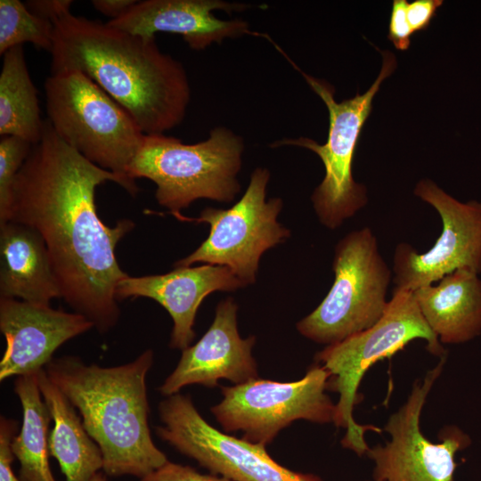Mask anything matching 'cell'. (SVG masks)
Instances as JSON below:
<instances>
[{
  "instance_id": "cell-1",
  "label": "cell",
  "mask_w": 481,
  "mask_h": 481,
  "mask_svg": "<svg viewBox=\"0 0 481 481\" xmlns=\"http://www.w3.org/2000/svg\"><path fill=\"white\" fill-rule=\"evenodd\" d=\"M108 181L132 196L139 192L135 180L87 160L46 120L41 141L32 145L17 175L6 218L42 236L61 298L100 333L116 326L120 316L115 291L128 274L115 249L135 227L127 218L109 226L98 216L95 191Z\"/></svg>"
},
{
  "instance_id": "cell-2",
  "label": "cell",
  "mask_w": 481,
  "mask_h": 481,
  "mask_svg": "<svg viewBox=\"0 0 481 481\" xmlns=\"http://www.w3.org/2000/svg\"><path fill=\"white\" fill-rule=\"evenodd\" d=\"M51 74L78 70L124 107L146 135L179 125L191 99L183 64L143 37L84 16L54 24Z\"/></svg>"
},
{
  "instance_id": "cell-3",
  "label": "cell",
  "mask_w": 481,
  "mask_h": 481,
  "mask_svg": "<svg viewBox=\"0 0 481 481\" xmlns=\"http://www.w3.org/2000/svg\"><path fill=\"white\" fill-rule=\"evenodd\" d=\"M153 360V351L147 349L114 367L86 364L75 355L53 358L45 367L101 449L107 476L143 478L168 461L149 426L146 377Z\"/></svg>"
},
{
  "instance_id": "cell-4",
  "label": "cell",
  "mask_w": 481,
  "mask_h": 481,
  "mask_svg": "<svg viewBox=\"0 0 481 481\" xmlns=\"http://www.w3.org/2000/svg\"><path fill=\"white\" fill-rule=\"evenodd\" d=\"M243 150V139L224 126L192 144L164 134L145 135L127 175L152 181L158 203L169 214L180 213L199 199L231 202L241 189L237 175Z\"/></svg>"
},
{
  "instance_id": "cell-5",
  "label": "cell",
  "mask_w": 481,
  "mask_h": 481,
  "mask_svg": "<svg viewBox=\"0 0 481 481\" xmlns=\"http://www.w3.org/2000/svg\"><path fill=\"white\" fill-rule=\"evenodd\" d=\"M416 338L426 340L431 354L445 355L438 338L423 318L413 292L395 288L384 314L373 326L326 346L315 355L316 363L330 374L328 390L339 395L333 423L346 430L341 444L358 456L367 454L370 449L365 432H381L377 427L360 425L354 419L361 380L376 362L391 357Z\"/></svg>"
},
{
  "instance_id": "cell-6",
  "label": "cell",
  "mask_w": 481,
  "mask_h": 481,
  "mask_svg": "<svg viewBox=\"0 0 481 481\" xmlns=\"http://www.w3.org/2000/svg\"><path fill=\"white\" fill-rule=\"evenodd\" d=\"M47 120L84 158L122 177L145 135L130 113L78 70L51 74L45 82Z\"/></svg>"
},
{
  "instance_id": "cell-7",
  "label": "cell",
  "mask_w": 481,
  "mask_h": 481,
  "mask_svg": "<svg viewBox=\"0 0 481 481\" xmlns=\"http://www.w3.org/2000/svg\"><path fill=\"white\" fill-rule=\"evenodd\" d=\"M273 45L301 73L327 106L329 132L324 144L299 137L281 139L271 146H299L319 156L325 175L314 191L311 200L319 221L329 229H336L367 203L365 186L356 183L353 177V161L360 135L372 110L373 98L381 83L396 68L395 57L388 51L381 52L382 67L372 86L363 94H357L338 102L334 98L335 90L328 82L305 73L275 43Z\"/></svg>"
},
{
  "instance_id": "cell-8",
  "label": "cell",
  "mask_w": 481,
  "mask_h": 481,
  "mask_svg": "<svg viewBox=\"0 0 481 481\" xmlns=\"http://www.w3.org/2000/svg\"><path fill=\"white\" fill-rule=\"evenodd\" d=\"M333 284L321 304L297 323L304 337L326 346L373 326L384 314L392 273L371 229L343 237L332 261Z\"/></svg>"
},
{
  "instance_id": "cell-9",
  "label": "cell",
  "mask_w": 481,
  "mask_h": 481,
  "mask_svg": "<svg viewBox=\"0 0 481 481\" xmlns=\"http://www.w3.org/2000/svg\"><path fill=\"white\" fill-rule=\"evenodd\" d=\"M269 179L267 168L257 167L244 194L230 208L208 207L198 217L170 213L180 221L206 223L210 227L208 238L199 248L174 266L195 263L226 266L246 285L255 283L263 253L290 236L289 230L277 221L282 200H265Z\"/></svg>"
},
{
  "instance_id": "cell-10",
  "label": "cell",
  "mask_w": 481,
  "mask_h": 481,
  "mask_svg": "<svg viewBox=\"0 0 481 481\" xmlns=\"http://www.w3.org/2000/svg\"><path fill=\"white\" fill-rule=\"evenodd\" d=\"M330 377L316 363L297 381L257 378L222 387L223 399L210 410L224 432L241 431L243 439L266 445L295 420L333 422L336 404L326 394Z\"/></svg>"
},
{
  "instance_id": "cell-11",
  "label": "cell",
  "mask_w": 481,
  "mask_h": 481,
  "mask_svg": "<svg viewBox=\"0 0 481 481\" xmlns=\"http://www.w3.org/2000/svg\"><path fill=\"white\" fill-rule=\"evenodd\" d=\"M157 436L211 474L231 481H322L274 461L262 444L221 432L201 417L189 395L179 393L159 404Z\"/></svg>"
},
{
  "instance_id": "cell-12",
  "label": "cell",
  "mask_w": 481,
  "mask_h": 481,
  "mask_svg": "<svg viewBox=\"0 0 481 481\" xmlns=\"http://www.w3.org/2000/svg\"><path fill=\"white\" fill-rule=\"evenodd\" d=\"M445 355L416 381L406 402L387 420L384 430L390 440L370 448L372 479L379 481H453L455 454L470 444L469 436L458 427L444 428L436 444L420 430V415L427 396L441 374Z\"/></svg>"
},
{
  "instance_id": "cell-13",
  "label": "cell",
  "mask_w": 481,
  "mask_h": 481,
  "mask_svg": "<svg viewBox=\"0 0 481 481\" xmlns=\"http://www.w3.org/2000/svg\"><path fill=\"white\" fill-rule=\"evenodd\" d=\"M414 194L431 205L442 220V232L428 251L398 244L394 255L395 288L414 291L461 268L481 273V202H461L429 179L420 180Z\"/></svg>"
},
{
  "instance_id": "cell-14",
  "label": "cell",
  "mask_w": 481,
  "mask_h": 481,
  "mask_svg": "<svg viewBox=\"0 0 481 481\" xmlns=\"http://www.w3.org/2000/svg\"><path fill=\"white\" fill-rule=\"evenodd\" d=\"M92 328L94 323L76 312L0 298V330L6 341L0 381L37 373L62 344Z\"/></svg>"
},
{
  "instance_id": "cell-15",
  "label": "cell",
  "mask_w": 481,
  "mask_h": 481,
  "mask_svg": "<svg viewBox=\"0 0 481 481\" xmlns=\"http://www.w3.org/2000/svg\"><path fill=\"white\" fill-rule=\"evenodd\" d=\"M237 310L238 306L232 298L218 303L207 332L195 345L182 351L176 367L159 387L161 395L177 394L190 385L213 387L220 379L240 385L258 378L252 355L256 338H240Z\"/></svg>"
},
{
  "instance_id": "cell-16",
  "label": "cell",
  "mask_w": 481,
  "mask_h": 481,
  "mask_svg": "<svg viewBox=\"0 0 481 481\" xmlns=\"http://www.w3.org/2000/svg\"><path fill=\"white\" fill-rule=\"evenodd\" d=\"M245 286L228 267L205 264L175 267L164 274L127 275L118 283L115 295L118 301L148 298L162 306L173 320L169 346L183 351L195 337L193 325L202 301L212 292L232 291Z\"/></svg>"
},
{
  "instance_id": "cell-17",
  "label": "cell",
  "mask_w": 481,
  "mask_h": 481,
  "mask_svg": "<svg viewBox=\"0 0 481 481\" xmlns=\"http://www.w3.org/2000/svg\"><path fill=\"white\" fill-rule=\"evenodd\" d=\"M250 6L222 0H144L136 3L122 16L106 23L115 29L143 37L159 32L181 35L194 50H203L213 43L235 38L250 32L247 21L221 20L215 10L228 13Z\"/></svg>"
},
{
  "instance_id": "cell-18",
  "label": "cell",
  "mask_w": 481,
  "mask_h": 481,
  "mask_svg": "<svg viewBox=\"0 0 481 481\" xmlns=\"http://www.w3.org/2000/svg\"><path fill=\"white\" fill-rule=\"evenodd\" d=\"M0 298L50 305L61 298L48 251L33 228L13 221L0 225Z\"/></svg>"
},
{
  "instance_id": "cell-19",
  "label": "cell",
  "mask_w": 481,
  "mask_h": 481,
  "mask_svg": "<svg viewBox=\"0 0 481 481\" xmlns=\"http://www.w3.org/2000/svg\"><path fill=\"white\" fill-rule=\"evenodd\" d=\"M419 309L440 343L461 344L481 333V279L458 269L412 291Z\"/></svg>"
},
{
  "instance_id": "cell-20",
  "label": "cell",
  "mask_w": 481,
  "mask_h": 481,
  "mask_svg": "<svg viewBox=\"0 0 481 481\" xmlns=\"http://www.w3.org/2000/svg\"><path fill=\"white\" fill-rule=\"evenodd\" d=\"M37 381L53 420L49 434L50 456L58 461L66 481H90L102 469L101 449L87 433L76 408L45 369L37 372Z\"/></svg>"
},
{
  "instance_id": "cell-21",
  "label": "cell",
  "mask_w": 481,
  "mask_h": 481,
  "mask_svg": "<svg viewBox=\"0 0 481 481\" xmlns=\"http://www.w3.org/2000/svg\"><path fill=\"white\" fill-rule=\"evenodd\" d=\"M45 126L23 46L12 47L4 53L0 73V135L34 145L41 141Z\"/></svg>"
},
{
  "instance_id": "cell-22",
  "label": "cell",
  "mask_w": 481,
  "mask_h": 481,
  "mask_svg": "<svg viewBox=\"0 0 481 481\" xmlns=\"http://www.w3.org/2000/svg\"><path fill=\"white\" fill-rule=\"evenodd\" d=\"M14 392L22 407L20 430L12 439L20 481H56L49 465V426L52 416L40 392L37 373L19 376Z\"/></svg>"
},
{
  "instance_id": "cell-23",
  "label": "cell",
  "mask_w": 481,
  "mask_h": 481,
  "mask_svg": "<svg viewBox=\"0 0 481 481\" xmlns=\"http://www.w3.org/2000/svg\"><path fill=\"white\" fill-rule=\"evenodd\" d=\"M54 25L30 12L20 0H0V53L31 43L51 52Z\"/></svg>"
},
{
  "instance_id": "cell-24",
  "label": "cell",
  "mask_w": 481,
  "mask_h": 481,
  "mask_svg": "<svg viewBox=\"0 0 481 481\" xmlns=\"http://www.w3.org/2000/svg\"><path fill=\"white\" fill-rule=\"evenodd\" d=\"M30 143L16 136L0 140V224L6 222L17 175L32 148Z\"/></svg>"
},
{
  "instance_id": "cell-25",
  "label": "cell",
  "mask_w": 481,
  "mask_h": 481,
  "mask_svg": "<svg viewBox=\"0 0 481 481\" xmlns=\"http://www.w3.org/2000/svg\"><path fill=\"white\" fill-rule=\"evenodd\" d=\"M139 481H231L215 474H201L191 466L167 461Z\"/></svg>"
},
{
  "instance_id": "cell-26",
  "label": "cell",
  "mask_w": 481,
  "mask_h": 481,
  "mask_svg": "<svg viewBox=\"0 0 481 481\" xmlns=\"http://www.w3.org/2000/svg\"><path fill=\"white\" fill-rule=\"evenodd\" d=\"M407 0H394L388 24L387 38L394 46L405 51L410 47L413 35L406 17Z\"/></svg>"
},
{
  "instance_id": "cell-27",
  "label": "cell",
  "mask_w": 481,
  "mask_h": 481,
  "mask_svg": "<svg viewBox=\"0 0 481 481\" xmlns=\"http://www.w3.org/2000/svg\"><path fill=\"white\" fill-rule=\"evenodd\" d=\"M17 434V422L1 416L0 418V481H20L12 469L14 454L12 442Z\"/></svg>"
},
{
  "instance_id": "cell-28",
  "label": "cell",
  "mask_w": 481,
  "mask_h": 481,
  "mask_svg": "<svg viewBox=\"0 0 481 481\" xmlns=\"http://www.w3.org/2000/svg\"><path fill=\"white\" fill-rule=\"evenodd\" d=\"M442 0H415L408 2L406 17L412 33L425 30L430 25Z\"/></svg>"
},
{
  "instance_id": "cell-29",
  "label": "cell",
  "mask_w": 481,
  "mask_h": 481,
  "mask_svg": "<svg viewBox=\"0 0 481 481\" xmlns=\"http://www.w3.org/2000/svg\"><path fill=\"white\" fill-rule=\"evenodd\" d=\"M71 0H29L25 2L29 11L53 25L70 14Z\"/></svg>"
},
{
  "instance_id": "cell-30",
  "label": "cell",
  "mask_w": 481,
  "mask_h": 481,
  "mask_svg": "<svg viewBox=\"0 0 481 481\" xmlns=\"http://www.w3.org/2000/svg\"><path fill=\"white\" fill-rule=\"evenodd\" d=\"M91 3L96 11L115 20L126 12L136 0H93Z\"/></svg>"
},
{
  "instance_id": "cell-31",
  "label": "cell",
  "mask_w": 481,
  "mask_h": 481,
  "mask_svg": "<svg viewBox=\"0 0 481 481\" xmlns=\"http://www.w3.org/2000/svg\"><path fill=\"white\" fill-rule=\"evenodd\" d=\"M90 481H108L105 475L101 472L96 473Z\"/></svg>"
},
{
  "instance_id": "cell-32",
  "label": "cell",
  "mask_w": 481,
  "mask_h": 481,
  "mask_svg": "<svg viewBox=\"0 0 481 481\" xmlns=\"http://www.w3.org/2000/svg\"><path fill=\"white\" fill-rule=\"evenodd\" d=\"M369 481H379V480H374V479H372V480H369Z\"/></svg>"
}]
</instances>
